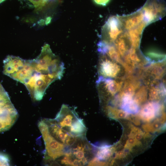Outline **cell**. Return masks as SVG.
<instances>
[{
	"instance_id": "cell-1",
	"label": "cell",
	"mask_w": 166,
	"mask_h": 166,
	"mask_svg": "<svg viewBox=\"0 0 166 166\" xmlns=\"http://www.w3.org/2000/svg\"><path fill=\"white\" fill-rule=\"evenodd\" d=\"M54 120L58 125L69 135L75 137L85 136L86 127L76 112L63 104Z\"/></svg>"
},
{
	"instance_id": "cell-2",
	"label": "cell",
	"mask_w": 166,
	"mask_h": 166,
	"mask_svg": "<svg viewBox=\"0 0 166 166\" xmlns=\"http://www.w3.org/2000/svg\"><path fill=\"white\" fill-rule=\"evenodd\" d=\"M45 146L44 160L50 164H55L57 161L68 152L69 148L54 139L49 133L46 125L42 120L38 124Z\"/></svg>"
},
{
	"instance_id": "cell-3",
	"label": "cell",
	"mask_w": 166,
	"mask_h": 166,
	"mask_svg": "<svg viewBox=\"0 0 166 166\" xmlns=\"http://www.w3.org/2000/svg\"><path fill=\"white\" fill-rule=\"evenodd\" d=\"M18 116L9 96L0 97V132L9 129Z\"/></svg>"
},
{
	"instance_id": "cell-4",
	"label": "cell",
	"mask_w": 166,
	"mask_h": 166,
	"mask_svg": "<svg viewBox=\"0 0 166 166\" xmlns=\"http://www.w3.org/2000/svg\"><path fill=\"white\" fill-rule=\"evenodd\" d=\"M147 24L162 18L165 12L164 0H147L140 9Z\"/></svg>"
},
{
	"instance_id": "cell-5",
	"label": "cell",
	"mask_w": 166,
	"mask_h": 166,
	"mask_svg": "<svg viewBox=\"0 0 166 166\" xmlns=\"http://www.w3.org/2000/svg\"><path fill=\"white\" fill-rule=\"evenodd\" d=\"M121 25L120 20L117 17H110L103 27L102 41L110 44L116 40L121 32Z\"/></svg>"
},
{
	"instance_id": "cell-6",
	"label": "cell",
	"mask_w": 166,
	"mask_h": 166,
	"mask_svg": "<svg viewBox=\"0 0 166 166\" xmlns=\"http://www.w3.org/2000/svg\"><path fill=\"white\" fill-rule=\"evenodd\" d=\"M101 55L98 66L99 72L101 76L109 78L117 76L121 70L119 65L106 55Z\"/></svg>"
},
{
	"instance_id": "cell-7",
	"label": "cell",
	"mask_w": 166,
	"mask_h": 166,
	"mask_svg": "<svg viewBox=\"0 0 166 166\" xmlns=\"http://www.w3.org/2000/svg\"><path fill=\"white\" fill-rule=\"evenodd\" d=\"M144 18L143 14L140 9L132 15L129 16L124 20V25L127 30L136 27L143 22Z\"/></svg>"
},
{
	"instance_id": "cell-8",
	"label": "cell",
	"mask_w": 166,
	"mask_h": 166,
	"mask_svg": "<svg viewBox=\"0 0 166 166\" xmlns=\"http://www.w3.org/2000/svg\"><path fill=\"white\" fill-rule=\"evenodd\" d=\"M121 108L126 112L131 114L137 113L139 109L137 103L132 99V96L128 94L123 96Z\"/></svg>"
},
{
	"instance_id": "cell-9",
	"label": "cell",
	"mask_w": 166,
	"mask_h": 166,
	"mask_svg": "<svg viewBox=\"0 0 166 166\" xmlns=\"http://www.w3.org/2000/svg\"><path fill=\"white\" fill-rule=\"evenodd\" d=\"M146 24L143 22L139 25L129 31L128 36L131 44L135 48L139 47L140 44L141 34Z\"/></svg>"
},
{
	"instance_id": "cell-10",
	"label": "cell",
	"mask_w": 166,
	"mask_h": 166,
	"mask_svg": "<svg viewBox=\"0 0 166 166\" xmlns=\"http://www.w3.org/2000/svg\"><path fill=\"white\" fill-rule=\"evenodd\" d=\"M160 110L158 104L150 102L146 104L142 109L141 113L142 117L146 120H150L154 117Z\"/></svg>"
},
{
	"instance_id": "cell-11",
	"label": "cell",
	"mask_w": 166,
	"mask_h": 166,
	"mask_svg": "<svg viewBox=\"0 0 166 166\" xmlns=\"http://www.w3.org/2000/svg\"><path fill=\"white\" fill-rule=\"evenodd\" d=\"M130 42L128 35L127 34L122 35L115 41V45L118 51L121 56H124L128 49V42Z\"/></svg>"
},
{
	"instance_id": "cell-12",
	"label": "cell",
	"mask_w": 166,
	"mask_h": 166,
	"mask_svg": "<svg viewBox=\"0 0 166 166\" xmlns=\"http://www.w3.org/2000/svg\"><path fill=\"white\" fill-rule=\"evenodd\" d=\"M146 56L148 60L153 62H160L164 60L165 55L161 53L154 50L148 51Z\"/></svg>"
},
{
	"instance_id": "cell-13",
	"label": "cell",
	"mask_w": 166,
	"mask_h": 166,
	"mask_svg": "<svg viewBox=\"0 0 166 166\" xmlns=\"http://www.w3.org/2000/svg\"><path fill=\"white\" fill-rule=\"evenodd\" d=\"M127 63L132 66H134L135 64L140 62V60L134 48L131 49L129 53L126 58Z\"/></svg>"
},
{
	"instance_id": "cell-14",
	"label": "cell",
	"mask_w": 166,
	"mask_h": 166,
	"mask_svg": "<svg viewBox=\"0 0 166 166\" xmlns=\"http://www.w3.org/2000/svg\"><path fill=\"white\" fill-rule=\"evenodd\" d=\"M148 71L149 74L157 78L162 77L164 72L162 66L158 64L152 65L148 68Z\"/></svg>"
},
{
	"instance_id": "cell-15",
	"label": "cell",
	"mask_w": 166,
	"mask_h": 166,
	"mask_svg": "<svg viewBox=\"0 0 166 166\" xmlns=\"http://www.w3.org/2000/svg\"><path fill=\"white\" fill-rule=\"evenodd\" d=\"M136 89V87L134 84L130 82H127L125 84L123 88V91L125 94L132 95Z\"/></svg>"
},
{
	"instance_id": "cell-16",
	"label": "cell",
	"mask_w": 166,
	"mask_h": 166,
	"mask_svg": "<svg viewBox=\"0 0 166 166\" xmlns=\"http://www.w3.org/2000/svg\"><path fill=\"white\" fill-rule=\"evenodd\" d=\"M34 5L37 11L42 9L49 0H28Z\"/></svg>"
},
{
	"instance_id": "cell-17",
	"label": "cell",
	"mask_w": 166,
	"mask_h": 166,
	"mask_svg": "<svg viewBox=\"0 0 166 166\" xmlns=\"http://www.w3.org/2000/svg\"><path fill=\"white\" fill-rule=\"evenodd\" d=\"M146 88L142 87L137 91L136 95V98L137 100L140 101L141 100L144 99L146 96L147 92Z\"/></svg>"
},
{
	"instance_id": "cell-18",
	"label": "cell",
	"mask_w": 166,
	"mask_h": 166,
	"mask_svg": "<svg viewBox=\"0 0 166 166\" xmlns=\"http://www.w3.org/2000/svg\"><path fill=\"white\" fill-rule=\"evenodd\" d=\"M10 160L6 155L0 153V166H9Z\"/></svg>"
},
{
	"instance_id": "cell-19",
	"label": "cell",
	"mask_w": 166,
	"mask_h": 166,
	"mask_svg": "<svg viewBox=\"0 0 166 166\" xmlns=\"http://www.w3.org/2000/svg\"><path fill=\"white\" fill-rule=\"evenodd\" d=\"M110 0H93L94 2L97 4L102 6H106Z\"/></svg>"
},
{
	"instance_id": "cell-20",
	"label": "cell",
	"mask_w": 166,
	"mask_h": 166,
	"mask_svg": "<svg viewBox=\"0 0 166 166\" xmlns=\"http://www.w3.org/2000/svg\"><path fill=\"white\" fill-rule=\"evenodd\" d=\"M52 18L50 17H47L46 18L45 21V24L46 25H48L49 24L51 21Z\"/></svg>"
},
{
	"instance_id": "cell-21",
	"label": "cell",
	"mask_w": 166,
	"mask_h": 166,
	"mask_svg": "<svg viewBox=\"0 0 166 166\" xmlns=\"http://www.w3.org/2000/svg\"><path fill=\"white\" fill-rule=\"evenodd\" d=\"M38 24L40 26H43L45 24V21L43 19H41L38 21Z\"/></svg>"
}]
</instances>
